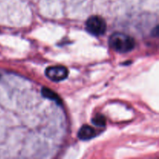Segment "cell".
Wrapping results in <instances>:
<instances>
[{"label": "cell", "mask_w": 159, "mask_h": 159, "mask_svg": "<svg viewBox=\"0 0 159 159\" xmlns=\"http://www.w3.org/2000/svg\"><path fill=\"white\" fill-rule=\"evenodd\" d=\"M109 44L110 48L116 52L124 53L130 52L134 48L135 42L133 37L124 33L116 32L112 34L109 39Z\"/></svg>", "instance_id": "1"}, {"label": "cell", "mask_w": 159, "mask_h": 159, "mask_svg": "<svg viewBox=\"0 0 159 159\" xmlns=\"http://www.w3.org/2000/svg\"><path fill=\"white\" fill-rule=\"evenodd\" d=\"M96 134H96L95 129H93V127L89 125H84L79 130V133H78V137L81 140L88 141V140L93 139V138H95Z\"/></svg>", "instance_id": "4"}, {"label": "cell", "mask_w": 159, "mask_h": 159, "mask_svg": "<svg viewBox=\"0 0 159 159\" xmlns=\"http://www.w3.org/2000/svg\"><path fill=\"white\" fill-rule=\"evenodd\" d=\"M42 94L44 97L48 98V99H51V100H54L55 102H60V99H59L58 96L55 93H54L53 91H51V89L48 88H43L42 89Z\"/></svg>", "instance_id": "5"}, {"label": "cell", "mask_w": 159, "mask_h": 159, "mask_svg": "<svg viewBox=\"0 0 159 159\" xmlns=\"http://www.w3.org/2000/svg\"><path fill=\"white\" fill-rule=\"evenodd\" d=\"M85 28L89 34L94 36H101L107 30V23L101 16H93L85 23Z\"/></svg>", "instance_id": "2"}, {"label": "cell", "mask_w": 159, "mask_h": 159, "mask_svg": "<svg viewBox=\"0 0 159 159\" xmlns=\"http://www.w3.org/2000/svg\"><path fill=\"white\" fill-rule=\"evenodd\" d=\"M45 75L53 82H61L67 79L68 71L64 66H51L47 68Z\"/></svg>", "instance_id": "3"}, {"label": "cell", "mask_w": 159, "mask_h": 159, "mask_svg": "<svg viewBox=\"0 0 159 159\" xmlns=\"http://www.w3.org/2000/svg\"><path fill=\"white\" fill-rule=\"evenodd\" d=\"M93 123L98 127H104L106 124V119L104 116L98 114L93 119Z\"/></svg>", "instance_id": "6"}]
</instances>
